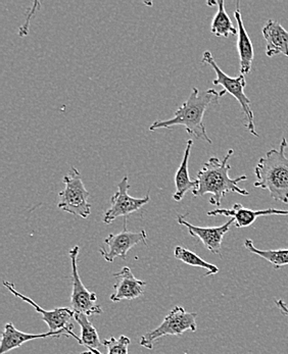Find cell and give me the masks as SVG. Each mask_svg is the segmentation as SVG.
<instances>
[{"label":"cell","mask_w":288,"mask_h":354,"mask_svg":"<svg viewBox=\"0 0 288 354\" xmlns=\"http://www.w3.org/2000/svg\"><path fill=\"white\" fill-rule=\"evenodd\" d=\"M80 354H96L94 353H92V351H84V353Z\"/></svg>","instance_id":"cell-24"},{"label":"cell","mask_w":288,"mask_h":354,"mask_svg":"<svg viewBox=\"0 0 288 354\" xmlns=\"http://www.w3.org/2000/svg\"><path fill=\"white\" fill-rule=\"evenodd\" d=\"M201 63L208 64L212 66L213 70L216 73L217 78L213 81L214 85H221L224 88L225 91L227 93L231 94L238 104L242 106V111H244V115H246V127L247 131L253 136L259 137V134L255 132V115H253V109L251 107V100L247 97L246 93H244V88L246 86V78L244 75H240L236 78H231L225 74L220 66L217 64L214 57H213L212 53L210 51H206L204 53L203 59Z\"/></svg>","instance_id":"cell-5"},{"label":"cell","mask_w":288,"mask_h":354,"mask_svg":"<svg viewBox=\"0 0 288 354\" xmlns=\"http://www.w3.org/2000/svg\"><path fill=\"white\" fill-rule=\"evenodd\" d=\"M80 248L75 246L70 250L71 263H72V295H71V308L75 313H84V315L91 317L94 315H102V308L98 302V295L96 292H90L84 286L82 280L79 276L77 269V257H78Z\"/></svg>","instance_id":"cell-7"},{"label":"cell","mask_w":288,"mask_h":354,"mask_svg":"<svg viewBox=\"0 0 288 354\" xmlns=\"http://www.w3.org/2000/svg\"><path fill=\"white\" fill-rule=\"evenodd\" d=\"M187 214L184 216H178V224L186 227L188 229L189 234L192 237H197L201 240L206 250L214 254L221 255V248H222L223 238L225 234L230 230V227L233 224L234 220L228 221L222 226L219 227H197L189 224L186 220Z\"/></svg>","instance_id":"cell-11"},{"label":"cell","mask_w":288,"mask_h":354,"mask_svg":"<svg viewBox=\"0 0 288 354\" xmlns=\"http://www.w3.org/2000/svg\"><path fill=\"white\" fill-rule=\"evenodd\" d=\"M262 32L267 42V57H273L277 55H283L288 57V32L278 21L269 20Z\"/></svg>","instance_id":"cell-15"},{"label":"cell","mask_w":288,"mask_h":354,"mask_svg":"<svg viewBox=\"0 0 288 354\" xmlns=\"http://www.w3.org/2000/svg\"><path fill=\"white\" fill-rule=\"evenodd\" d=\"M118 191L113 195L111 199V207L105 212L103 223L107 225L111 224L116 218L120 216H126L128 214L137 212L147 205L150 201V191L143 198H135L128 194V189L130 188L128 177L125 176L117 185Z\"/></svg>","instance_id":"cell-9"},{"label":"cell","mask_w":288,"mask_h":354,"mask_svg":"<svg viewBox=\"0 0 288 354\" xmlns=\"http://www.w3.org/2000/svg\"><path fill=\"white\" fill-rule=\"evenodd\" d=\"M117 282L114 285V292L109 299L113 302L121 300H133L143 296L146 282L139 280L128 267L122 268L121 271L114 274Z\"/></svg>","instance_id":"cell-12"},{"label":"cell","mask_w":288,"mask_h":354,"mask_svg":"<svg viewBox=\"0 0 288 354\" xmlns=\"http://www.w3.org/2000/svg\"><path fill=\"white\" fill-rule=\"evenodd\" d=\"M66 335V337L70 336L66 330H62L59 332H51L42 334H27L19 331L14 324L8 323L4 328V331L1 335V343H0V354L10 353L12 349L19 348L24 343L29 342L35 339L47 338V337H61Z\"/></svg>","instance_id":"cell-14"},{"label":"cell","mask_w":288,"mask_h":354,"mask_svg":"<svg viewBox=\"0 0 288 354\" xmlns=\"http://www.w3.org/2000/svg\"><path fill=\"white\" fill-rule=\"evenodd\" d=\"M103 346L107 347L109 353L107 354H129L128 347L131 341L128 337L121 335L119 338L111 337L109 339H105L102 341Z\"/></svg>","instance_id":"cell-22"},{"label":"cell","mask_w":288,"mask_h":354,"mask_svg":"<svg viewBox=\"0 0 288 354\" xmlns=\"http://www.w3.org/2000/svg\"><path fill=\"white\" fill-rule=\"evenodd\" d=\"M193 145L192 139L187 140L186 151H184L183 160L178 169L175 176L176 191L173 195V199L176 201H181L189 190L192 191L197 187V180L190 179L188 171V160L190 156L191 147Z\"/></svg>","instance_id":"cell-17"},{"label":"cell","mask_w":288,"mask_h":354,"mask_svg":"<svg viewBox=\"0 0 288 354\" xmlns=\"http://www.w3.org/2000/svg\"><path fill=\"white\" fill-rule=\"evenodd\" d=\"M275 304H276L278 310H280L281 315L288 317V308L287 304H285V301H283L282 299H277L276 301H275Z\"/></svg>","instance_id":"cell-23"},{"label":"cell","mask_w":288,"mask_h":354,"mask_svg":"<svg viewBox=\"0 0 288 354\" xmlns=\"http://www.w3.org/2000/svg\"><path fill=\"white\" fill-rule=\"evenodd\" d=\"M226 93L225 90L218 92L214 89L199 92L197 87H193L188 100L178 109L174 118L167 121L154 122L150 127V130L156 131L159 129H170L174 126H184L189 135L212 145V140L206 134L204 117L206 109L212 105L218 104L219 100Z\"/></svg>","instance_id":"cell-1"},{"label":"cell","mask_w":288,"mask_h":354,"mask_svg":"<svg viewBox=\"0 0 288 354\" xmlns=\"http://www.w3.org/2000/svg\"><path fill=\"white\" fill-rule=\"evenodd\" d=\"M88 317H89L84 313H75V321L81 327L80 345L87 347L88 351H92V353L102 354L98 351V348L103 345V343L100 341L96 327Z\"/></svg>","instance_id":"cell-18"},{"label":"cell","mask_w":288,"mask_h":354,"mask_svg":"<svg viewBox=\"0 0 288 354\" xmlns=\"http://www.w3.org/2000/svg\"><path fill=\"white\" fill-rule=\"evenodd\" d=\"M206 214L208 216H230V218H233L236 228L242 229L251 226L260 216H288V210L275 209L253 210L246 209L240 203H235L231 209H218L210 210Z\"/></svg>","instance_id":"cell-13"},{"label":"cell","mask_w":288,"mask_h":354,"mask_svg":"<svg viewBox=\"0 0 288 354\" xmlns=\"http://www.w3.org/2000/svg\"><path fill=\"white\" fill-rule=\"evenodd\" d=\"M174 257L178 261L186 263V265L191 266V267L201 268V269L206 270L208 272L205 277L212 276L216 274L219 272V268L217 266L212 265L208 261H204L199 255L195 254L192 251L186 250L182 246H177L174 250Z\"/></svg>","instance_id":"cell-21"},{"label":"cell","mask_w":288,"mask_h":354,"mask_svg":"<svg viewBox=\"0 0 288 354\" xmlns=\"http://www.w3.org/2000/svg\"><path fill=\"white\" fill-rule=\"evenodd\" d=\"M147 234L144 230L139 232H131L127 230V221L124 223V229L118 234H109L105 239L107 248H100V254L105 261L113 263L117 257L126 259L127 254L131 248L137 244L146 245Z\"/></svg>","instance_id":"cell-10"},{"label":"cell","mask_w":288,"mask_h":354,"mask_svg":"<svg viewBox=\"0 0 288 354\" xmlns=\"http://www.w3.org/2000/svg\"><path fill=\"white\" fill-rule=\"evenodd\" d=\"M217 4H218V12L212 21L210 32L218 37L227 38L229 35H237L238 30L234 28L231 19L225 10L224 1L220 0L217 1Z\"/></svg>","instance_id":"cell-19"},{"label":"cell","mask_w":288,"mask_h":354,"mask_svg":"<svg viewBox=\"0 0 288 354\" xmlns=\"http://www.w3.org/2000/svg\"><path fill=\"white\" fill-rule=\"evenodd\" d=\"M3 285L8 290L12 292L16 297L20 298L23 301L27 302L30 306H33L36 312L42 315V319L47 324V326H48L49 331L59 332L62 331V330H66L68 334L70 335V336L74 337V338L78 341L79 344H80V337L77 336V335L73 332V328L74 327H73L71 321L75 319V313L73 312L72 308H57L53 310H43L33 299L27 297V296L21 294L20 292L17 290L14 283L4 281Z\"/></svg>","instance_id":"cell-8"},{"label":"cell","mask_w":288,"mask_h":354,"mask_svg":"<svg viewBox=\"0 0 288 354\" xmlns=\"http://www.w3.org/2000/svg\"><path fill=\"white\" fill-rule=\"evenodd\" d=\"M197 313H187L181 306H175L158 328L141 337V346L152 351L154 342L163 337L180 336L186 331H197Z\"/></svg>","instance_id":"cell-6"},{"label":"cell","mask_w":288,"mask_h":354,"mask_svg":"<svg viewBox=\"0 0 288 354\" xmlns=\"http://www.w3.org/2000/svg\"><path fill=\"white\" fill-rule=\"evenodd\" d=\"M233 153V150L230 149L222 160L218 158H210L204 165L201 171L197 173V180L199 184L192 190L193 197L210 194V205L220 207L221 201L228 193H237L242 196H247L249 194V191L244 190L238 186L240 182L246 181V176H240L235 179L229 177V171L231 169L229 160Z\"/></svg>","instance_id":"cell-2"},{"label":"cell","mask_w":288,"mask_h":354,"mask_svg":"<svg viewBox=\"0 0 288 354\" xmlns=\"http://www.w3.org/2000/svg\"><path fill=\"white\" fill-rule=\"evenodd\" d=\"M244 248L247 250L251 251V253H253V254L266 259L273 266L274 270H279L280 268L285 267V266H288V250H258V248H255L253 240L251 239H246L244 241Z\"/></svg>","instance_id":"cell-20"},{"label":"cell","mask_w":288,"mask_h":354,"mask_svg":"<svg viewBox=\"0 0 288 354\" xmlns=\"http://www.w3.org/2000/svg\"><path fill=\"white\" fill-rule=\"evenodd\" d=\"M287 139L283 138L279 149H271L260 158L255 167V188L265 189L276 201L288 203V158L285 154Z\"/></svg>","instance_id":"cell-3"},{"label":"cell","mask_w":288,"mask_h":354,"mask_svg":"<svg viewBox=\"0 0 288 354\" xmlns=\"http://www.w3.org/2000/svg\"><path fill=\"white\" fill-rule=\"evenodd\" d=\"M234 17H235V20L237 21L238 25L237 50L240 61V74L244 76V75L251 73L253 57H255V50H253V42H251L246 28H244V21H242V12H240V2L236 3Z\"/></svg>","instance_id":"cell-16"},{"label":"cell","mask_w":288,"mask_h":354,"mask_svg":"<svg viewBox=\"0 0 288 354\" xmlns=\"http://www.w3.org/2000/svg\"><path fill=\"white\" fill-rule=\"evenodd\" d=\"M64 190L60 192V201L57 207L69 214L87 218L91 214V205L89 199L90 193L86 190L80 171L75 167H71L70 173L64 176Z\"/></svg>","instance_id":"cell-4"}]
</instances>
